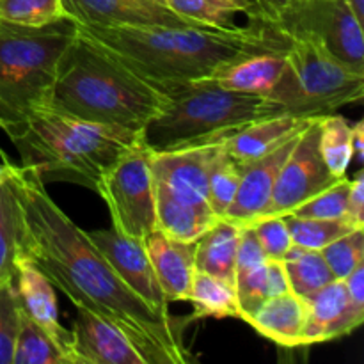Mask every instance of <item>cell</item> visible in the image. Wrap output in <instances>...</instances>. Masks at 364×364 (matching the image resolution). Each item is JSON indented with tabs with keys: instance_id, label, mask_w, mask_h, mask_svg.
Returning a JSON list of instances; mask_svg holds the SVG:
<instances>
[{
	"instance_id": "cell-7",
	"label": "cell",
	"mask_w": 364,
	"mask_h": 364,
	"mask_svg": "<svg viewBox=\"0 0 364 364\" xmlns=\"http://www.w3.org/2000/svg\"><path fill=\"white\" fill-rule=\"evenodd\" d=\"M287 66L267 98L281 112L299 117H320L336 112L364 95V73L331 55L311 39H290Z\"/></svg>"
},
{
	"instance_id": "cell-15",
	"label": "cell",
	"mask_w": 364,
	"mask_h": 364,
	"mask_svg": "<svg viewBox=\"0 0 364 364\" xmlns=\"http://www.w3.org/2000/svg\"><path fill=\"white\" fill-rule=\"evenodd\" d=\"M75 311L71 341L77 364H146L119 327L85 306H75Z\"/></svg>"
},
{
	"instance_id": "cell-16",
	"label": "cell",
	"mask_w": 364,
	"mask_h": 364,
	"mask_svg": "<svg viewBox=\"0 0 364 364\" xmlns=\"http://www.w3.org/2000/svg\"><path fill=\"white\" fill-rule=\"evenodd\" d=\"M302 301L306 306L302 347L347 336L364 322V308L352 304L343 279L331 281Z\"/></svg>"
},
{
	"instance_id": "cell-43",
	"label": "cell",
	"mask_w": 364,
	"mask_h": 364,
	"mask_svg": "<svg viewBox=\"0 0 364 364\" xmlns=\"http://www.w3.org/2000/svg\"><path fill=\"white\" fill-rule=\"evenodd\" d=\"M153 2H159V4H164V6H166V0H153Z\"/></svg>"
},
{
	"instance_id": "cell-9",
	"label": "cell",
	"mask_w": 364,
	"mask_h": 364,
	"mask_svg": "<svg viewBox=\"0 0 364 364\" xmlns=\"http://www.w3.org/2000/svg\"><path fill=\"white\" fill-rule=\"evenodd\" d=\"M270 25L290 39H311L358 73H364V34L347 0H294Z\"/></svg>"
},
{
	"instance_id": "cell-24",
	"label": "cell",
	"mask_w": 364,
	"mask_h": 364,
	"mask_svg": "<svg viewBox=\"0 0 364 364\" xmlns=\"http://www.w3.org/2000/svg\"><path fill=\"white\" fill-rule=\"evenodd\" d=\"M188 301L194 306L191 320L238 318V299L235 284L212 274L194 270Z\"/></svg>"
},
{
	"instance_id": "cell-6",
	"label": "cell",
	"mask_w": 364,
	"mask_h": 364,
	"mask_svg": "<svg viewBox=\"0 0 364 364\" xmlns=\"http://www.w3.org/2000/svg\"><path fill=\"white\" fill-rule=\"evenodd\" d=\"M166 95V107L144 130L151 151H166L228 134L259 117L284 114L267 96L230 91L212 77L173 85Z\"/></svg>"
},
{
	"instance_id": "cell-32",
	"label": "cell",
	"mask_w": 364,
	"mask_h": 364,
	"mask_svg": "<svg viewBox=\"0 0 364 364\" xmlns=\"http://www.w3.org/2000/svg\"><path fill=\"white\" fill-rule=\"evenodd\" d=\"M166 6L199 27H233L242 11L226 0H166Z\"/></svg>"
},
{
	"instance_id": "cell-26",
	"label": "cell",
	"mask_w": 364,
	"mask_h": 364,
	"mask_svg": "<svg viewBox=\"0 0 364 364\" xmlns=\"http://www.w3.org/2000/svg\"><path fill=\"white\" fill-rule=\"evenodd\" d=\"M318 148L331 174L347 176V169L354 159L352 149V124L341 114H327L320 117Z\"/></svg>"
},
{
	"instance_id": "cell-10",
	"label": "cell",
	"mask_w": 364,
	"mask_h": 364,
	"mask_svg": "<svg viewBox=\"0 0 364 364\" xmlns=\"http://www.w3.org/2000/svg\"><path fill=\"white\" fill-rule=\"evenodd\" d=\"M228 134L188 142L166 151H151V173L155 183L171 196L192 206H208V178L213 166L226 153Z\"/></svg>"
},
{
	"instance_id": "cell-28",
	"label": "cell",
	"mask_w": 364,
	"mask_h": 364,
	"mask_svg": "<svg viewBox=\"0 0 364 364\" xmlns=\"http://www.w3.org/2000/svg\"><path fill=\"white\" fill-rule=\"evenodd\" d=\"M13 166V164H11ZM18 217L11 173L0 183V284L14 277L18 256Z\"/></svg>"
},
{
	"instance_id": "cell-30",
	"label": "cell",
	"mask_w": 364,
	"mask_h": 364,
	"mask_svg": "<svg viewBox=\"0 0 364 364\" xmlns=\"http://www.w3.org/2000/svg\"><path fill=\"white\" fill-rule=\"evenodd\" d=\"M68 18L63 0H0V21L20 27H45Z\"/></svg>"
},
{
	"instance_id": "cell-34",
	"label": "cell",
	"mask_w": 364,
	"mask_h": 364,
	"mask_svg": "<svg viewBox=\"0 0 364 364\" xmlns=\"http://www.w3.org/2000/svg\"><path fill=\"white\" fill-rule=\"evenodd\" d=\"M320 252L333 276L336 279H345L364 263V228L336 238Z\"/></svg>"
},
{
	"instance_id": "cell-18",
	"label": "cell",
	"mask_w": 364,
	"mask_h": 364,
	"mask_svg": "<svg viewBox=\"0 0 364 364\" xmlns=\"http://www.w3.org/2000/svg\"><path fill=\"white\" fill-rule=\"evenodd\" d=\"M169 302L188 301L194 276L196 242H180L155 230L142 242Z\"/></svg>"
},
{
	"instance_id": "cell-4",
	"label": "cell",
	"mask_w": 364,
	"mask_h": 364,
	"mask_svg": "<svg viewBox=\"0 0 364 364\" xmlns=\"http://www.w3.org/2000/svg\"><path fill=\"white\" fill-rule=\"evenodd\" d=\"M50 103L82 119L144 134L167 95L77 34L59 63Z\"/></svg>"
},
{
	"instance_id": "cell-42",
	"label": "cell",
	"mask_w": 364,
	"mask_h": 364,
	"mask_svg": "<svg viewBox=\"0 0 364 364\" xmlns=\"http://www.w3.org/2000/svg\"><path fill=\"white\" fill-rule=\"evenodd\" d=\"M9 173H11V162L2 155V164H0V183L9 176Z\"/></svg>"
},
{
	"instance_id": "cell-27",
	"label": "cell",
	"mask_w": 364,
	"mask_h": 364,
	"mask_svg": "<svg viewBox=\"0 0 364 364\" xmlns=\"http://www.w3.org/2000/svg\"><path fill=\"white\" fill-rule=\"evenodd\" d=\"M13 364H66V359L52 338L38 323L32 322L21 308Z\"/></svg>"
},
{
	"instance_id": "cell-31",
	"label": "cell",
	"mask_w": 364,
	"mask_h": 364,
	"mask_svg": "<svg viewBox=\"0 0 364 364\" xmlns=\"http://www.w3.org/2000/svg\"><path fill=\"white\" fill-rule=\"evenodd\" d=\"M242 169L240 164L235 162L228 151L213 166L208 178V192H206V203L208 208L215 213L219 219L226 215L230 206L233 205L237 196L238 185H240Z\"/></svg>"
},
{
	"instance_id": "cell-8",
	"label": "cell",
	"mask_w": 364,
	"mask_h": 364,
	"mask_svg": "<svg viewBox=\"0 0 364 364\" xmlns=\"http://www.w3.org/2000/svg\"><path fill=\"white\" fill-rule=\"evenodd\" d=\"M96 192L109 206L112 228L121 235L144 242L156 230L151 148L144 135L103 174Z\"/></svg>"
},
{
	"instance_id": "cell-21",
	"label": "cell",
	"mask_w": 364,
	"mask_h": 364,
	"mask_svg": "<svg viewBox=\"0 0 364 364\" xmlns=\"http://www.w3.org/2000/svg\"><path fill=\"white\" fill-rule=\"evenodd\" d=\"M287 53H258L220 68L213 80L224 89L267 96L283 75Z\"/></svg>"
},
{
	"instance_id": "cell-12",
	"label": "cell",
	"mask_w": 364,
	"mask_h": 364,
	"mask_svg": "<svg viewBox=\"0 0 364 364\" xmlns=\"http://www.w3.org/2000/svg\"><path fill=\"white\" fill-rule=\"evenodd\" d=\"M91 244L100 251V255L107 259L119 279L146 302L151 309L164 316H173L169 313V301L166 299L162 287H160L156 274L153 270L151 262L148 258L142 242L128 238L116 231L96 230L85 231Z\"/></svg>"
},
{
	"instance_id": "cell-14",
	"label": "cell",
	"mask_w": 364,
	"mask_h": 364,
	"mask_svg": "<svg viewBox=\"0 0 364 364\" xmlns=\"http://www.w3.org/2000/svg\"><path fill=\"white\" fill-rule=\"evenodd\" d=\"M68 18L98 27H188L196 25L153 0H63ZM199 27V25H198Z\"/></svg>"
},
{
	"instance_id": "cell-2",
	"label": "cell",
	"mask_w": 364,
	"mask_h": 364,
	"mask_svg": "<svg viewBox=\"0 0 364 364\" xmlns=\"http://www.w3.org/2000/svg\"><path fill=\"white\" fill-rule=\"evenodd\" d=\"M77 31L85 41L164 91L213 77L233 60L258 53H287L290 46V38L267 21L224 28L77 23Z\"/></svg>"
},
{
	"instance_id": "cell-33",
	"label": "cell",
	"mask_w": 364,
	"mask_h": 364,
	"mask_svg": "<svg viewBox=\"0 0 364 364\" xmlns=\"http://www.w3.org/2000/svg\"><path fill=\"white\" fill-rule=\"evenodd\" d=\"M350 178L343 176L336 183L331 185L323 192L316 194L315 198L308 199L301 206L294 210V215L308 217V219H323V220H348L347 199ZM350 223V220H348Z\"/></svg>"
},
{
	"instance_id": "cell-17",
	"label": "cell",
	"mask_w": 364,
	"mask_h": 364,
	"mask_svg": "<svg viewBox=\"0 0 364 364\" xmlns=\"http://www.w3.org/2000/svg\"><path fill=\"white\" fill-rule=\"evenodd\" d=\"M304 130L294 134L283 144L277 146L276 149H272L267 155L259 156L252 162L240 164V185H238L233 205L230 206V210H228L223 219L237 223L240 226H249V224L262 217V213L265 212L267 205L270 201V196L274 192V185H276L277 176H279L281 167H283L284 160L288 159V155L295 148L299 137Z\"/></svg>"
},
{
	"instance_id": "cell-39",
	"label": "cell",
	"mask_w": 364,
	"mask_h": 364,
	"mask_svg": "<svg viewBox=\"0 0 364 364\" xmlns=\"http://www.w3.org/2000/svg\"><path fill=\"white\" fill-rule=\"evenodd\" d=\"M352 149H354V156L359 160L364 159V123L358 121L352 124Z\"/></svg>"
},
{
	"instance_id": "cell-35",
	"label": "cell",
	"mask_w": 364,
	"mask_h": 364,
	"mask_svg": "<svg viewBox=\"0 0 364 364\" xmlns=\"http://www.w3.org/2000/svg\"><path fill=\"white\" fill-rule=\"evenodd\" d=\"M18 323L20 306L13 281H9L0 287V364H13Z\"/></svg>"
},
{
	"instance_id": "cell-3",
	"label": "cell",
	"mask_w": 364,
	"mask_h": 364,
	"mask_svg": "<svg viewBox=\"0 0 364 364\" xmlns=\"http://www.w3.org/2000/svg\"><path fill=\"white\" fill-rule=\"evenodd\" d=\"M6 135L20 155L21 167L43 180L96 191L103 174L144 134L82 119L53 103H43Z\"/></svg>"
},
{
	"instance_id": "cell-36",
	"label": "cell",
	"mask_w": 364,
	"mask_h": 364,
	"mask_svg": "<svg viewBox=\"0 0 364 364\" xmlns=\"http://www.w3.org/2000/svg\"><path fill=\"white\" fill-rule=\"evenodd\" d=\"M249 226L255 231L263 252L269 259H283L291 247V237L283 215L262 217Z\"/></svg>"
},
{
	"instance_id": "cell-41",
	"label": "cell",
	"mask_w": 364,
	"mask_h": 364,
	"mask_svg": "<svg viewBox=\"0 0 364 364\" xmlns=\"http://www.w3.org/2000/svg\"><path fill=\"white\" fill-rule=\"evenodd\" d=\"M348 4L352 6V9H354V13L358 14L359 20L364 21V0H347Z\"/></svg>"
},
{
	"instance_id": "cell-13",
	"label": "cell",
	"mask_w": 364,
	"mask_h": 364,
	"mask_svg": "<svg viewBox=\"0 0 364 364\" xmlns=\"http://www.w3.org/2000/svg\"><path fill=\"white\" fill-rule=\"evenodd\" d=\"M18 306L34 323H38L59 347L66 364H77L73 354L71 331L64 329L59 320V304L53 284L28 258L18 255L13 277Z\"/></svg>"
},
{
	"instance_id": "cell-23",
	"label": "cell",
	"mask_w": 364,
	"mask_h": 364,
	"mask_svg": "<svg viewBox=\"0 0 364 364\" xmlns=\"http://www.w3.org/2000/svg\"><path fill=\"white\" fill-rule=\"evenodd\" d=\"M240 224L219 219L196 240L194 267L199 272L226 279L235 284V263L242 235Z\"/></svg>"
},
{
	"instance_id": "cell-22",
	"label": "cell",
	"mask_w": 364,
	"mask_h": 364,
	"mask_svg": "<svg viewBox=\"0 0 364 364\" xmlns=\"http://www.w3.org/2000/svg\"><path fill=\"white\" fill-rule=\"evenodd\" d=\"M155 208L156 230L180 242H196L219 220L208 206L187 205L159 183H155Z\"/></svg>"
},
{
	"instance_id": "cell-5",
	"label": "cell",
	"mask_w": 364,
	"mask_h": 364,
	"mask_svg": "<svg viewBox=\"0 0 364 364\" xmlns=\"http://www.w3.org/2000/svg\"><path fill=\"white\" fill-rule=\"evenodd\" d=\"M77 21L63 18L45 27L0 21V130L16 128L36 107L50 103L57 70L77 38Z\"/></svg>"
},
{
	"instance_id": "cell-20",
	"label": "cell",
	"mask_w": 364,
	"mask_h": 364,
	"mask_svg": "<svg viewBox=\"0 0 364 364\" xmlns=\"http://www.w3.org/2000/svg\"><path fill=\"white\" fill-rule=\"evenodd\" d=\"M245 323L279 347L302 348L306 323L304 301L291 291L270 297L247 316Z\"/></svg>"
},
{
	"instance_id": "cell-19",
	"label": "cell",
	"mask_w": 364,
	"mask_h": 364,
	"mask_svg": "<svg viewBox=\"0 0 364 364\" xmlns=\"http://www.w3.org/2000/svg\"><path fill=\"white\" fill-rule=\"evenodd\" d=\"M313 119L315 117H299L291 114L259 117L228 135L226 151L237 164L252 162L276 149L294 134L304 130Z\"/></svg>"
},
{
	"instance_id": "cell-11",
	"label": "cell",
	"mask_w": 364,
	"mask_h": 364,
	"mask_svg": "<svg viewBox=\"0 0 364 364\" xmlns=\"http://www.w3.org/2000/svg\"><path fill=\"white\" fill-rule=\"evenodd\" d=\"M320 117L309 123L299 137L297 144L291 149L279 171L274 192L262 217L287 215L297 206L315 198L316 194L329 188L341 178L331 174L320 155L318 148ZM259 217V219H262Z\"/></svg>"
},
{
	"instance_id": "cell-40",
	"label": "cell",
	"mask_w": 364,
	"mask_h": 364,
	"mask_svg": "<svg viewBox=\"0 0 364 364\" xmlns=\"http://www.w3.org/2000/svg\"><path fill=\"white\" fill-rule=\"evenodd\" d=\"M226 2H230V4H233V6H237L238 9L242 11V13L247 14V16H251L252 20H255L256 9H255V4H252V0H226Z\"/></svg>"
},
{
	"instance_id": "cell-25",
	"label": "cell",
	"mask_w": 364,
	"mask_h": 364,
	"mask_svg": "<svg viewBox=\"0 0 364 364\" xmlns=\"http://www.w3.org/2000/svg\"><path fill=\"white\" fill-rule=\"evenodd\" d=\"M283 265L287 270L288 283H290V291L301 299L309 297L316 290L336 279L327 267L322 252L311 251L301 245L291 244V247L284 255Z\"/></svg>"
},
{
	"instance_id": "cell-1",
	"label": "cell",
	"mask_w": 364,
	"mask_h": 364,
	"mask_svg": "<svg viewBox=\"0 0 364 364\" xmlns=\"http://www.w3.org/2000/svg\"><path fill=\"white\" fill-rule=\"evenodd\" d=\"M16 199L18 255L31 259L73 306H85L119 327L146 364L191 361L183 341L185 320L164 316L119 279L84 230L46 192L34 171L11 166Z\"/></svg>"
},
{
	"instance_id": "cell-29",
	"label": "cell",
	"mask_w": 364,
	"mask_h": 364,
	"mask_svg": "<svg viewBox=\"0 0 364 364\" xmlns=\"http://www.w3.org/2000/svg\"><path fill=\"white\" fill-rule=\"evenodd\" d=\"M283 217L288 231H290L291 244L311 249V251H322L326 245H329L336 238L359 230L348 220L308 219V217H297L294 213H287Z\"/></svg>"
},
{
	"instance_id": "cell-37",
	"label": "cell",
	"mask_w": 364,
	"mask_h": 364,
	"mask_svg": "<svg viewBox=\"0 0 364 364\" xmlns=\"http://www.w3.org/2000/svg\"><path fill=\"white\" fill-rule=\"evenodd\" d=\"M347 213H348V220H350L354 226L364 228V173L363 169L358 171V174L350 180V187H348V199H347Z\"/></svg>"
},
{
	"instance_id": "cell-38",
	"label": "cell",
	"mask_w": 364,
	"mask_h": 364,
	"mask_svg": "<svg viewBox=\"0 0 364 364\" xmlns=\"http://www.w3.org/2000/svg\"><path fill=\"white\" fill-rule=\"evenodd\" d=\"M291 2H294V0H252L256 9L255 21H267V23H269V21H274L279 16L281 11Z\"/></svg>"
}]
</instances>
